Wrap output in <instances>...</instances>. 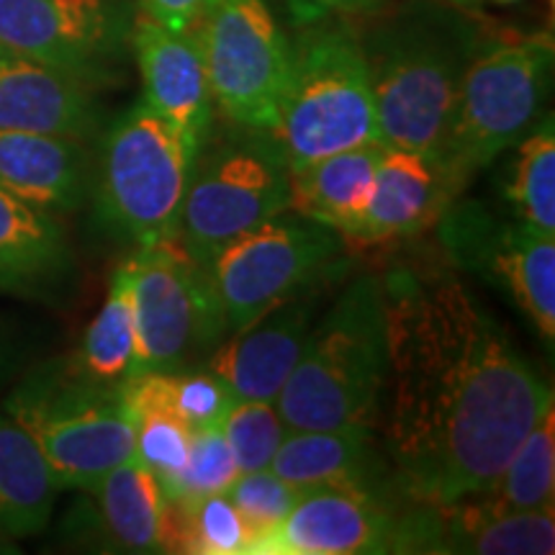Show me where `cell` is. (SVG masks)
Returning <instances> with one entry per match:
<instances>
[{
	"label": "cell",
	"mask_w": 555,
	"mask_h": 555,
	"mask_svg": "<svg viewBox=\"0 0 555 555\" xmlns=\"http://www.w3.org/2000/svg\"><path fill=\"white\" fill-rule=\"evenodd\" d=\"M380 286L384 450L397 486L414 504L474 496L555 406L553 388L455 275L399 268Z\"/></svg>",
	"instance_id": "cell-1"
},
{
	"label": "cell",
	"mask_w": 555,
	"mask_h": 555,
	"mask_svg": "<svg viewBox=\"0 0 555 555\" xmlns=\"http://www.w3.org/2000/svg\"><path fill=\"white\" fill-rule=\"evenodd\" d=\"M388 376L384 286L360 275L309 327L307 343L275 406L288 429L376 427Z\"/></svg>",
	"instance_id": "cell-2"
},
{
	"label": "cell",
	"mask_w": 555,
	"mask_h": 555,
	"mask_svg": "<svg viewBox=\"0 0 555 555\" xmlns=\"http://www.w3.org/2000/svg\"><path fill=\"white\" fill-rule=\"evenodd\" d=\"M268 131L291 172L335 152L384 142L356 34L322 21L307 24L291 44L286 88Z\"/></svg>",
	"instance_id": "cell-3"
},
{
	"label": "cell",
	"mask_w": 555,
	"mask_h": 555,
	"mask_svg": "<svg viewBox=\"0 0 555 555\" xmlns=\"http://www.w3.org/2000/svg\"><path fill=\"white\" fill-rule=\"evenodd\" d=\"M196 152L144 101L124 111L103 137L95 183L111 232L139 247L178 240Z\"/></svg>",
	"instance_id": "cell-4"
},
{
	"label": "cell",
	"mask_w": 555,
	"mask_h": 555,
	"mask_svg": "<svg viewBox=\"0 0 555 555\" xmlns=\"http://www.w3.org/2000/svg\"><path fill=\"white\" fill-rule=\"evenodd\" d=\"M553 37L502 39L463 69L440 163L457 189L535 127L553 78Z\"/></svg>",
	"instance_id": "cell-5"
},
{
	"label": "cell",
	"mask_w": 555,
	"mask_h": 555,
	"mask_svg": "<svg viewBox=\"0 0 555 555\" xmlns=\"http://www.w3.org/2000/svg\"><path fill=\"white\" fill-rule=\"evenodd\" d=\"M291 211V170L268 129L208 131L180 211V245L201 268L229 240Z\"/></svg>",
	"instance_id": "cell-6"
},
{
	"label": "cell",
	"mask_w": 555,
	"mask_h": 555,
	"mask_svg": "<svg viewBox=\"0 0 555 555\" xmlns=\"http://www.w3.org/2000/svg\"><path fill=\"white\" fill-rule=\"evenodd\" d=\"M5 406L34 437L60 489L93 491L134 457V416L124 386H99L80 373L31 378Z\"/></svg>",
	"instance_id": "cell-7"
},
{
	"label": "cell",
	"mask_w": 555,
	"mask_h": 555,
	"mask_svg": "<svg viewBox=\"0 0 555 555\" xmlns=\"http://www.w3.org/2000/svg\"><path fill=\"white\" fill-rule=\"evenodd\" d=\"M363 52L380 139L440 159L463 75L453 47L433 31L401 26L378 34Z\"/></svg>",
	"instance_id": "cell-8"
},
{
	"label": "cell",
	"mask_w": 555,
	"mask_h": 555,
	"mask_svg": "<svg viewBox=\"0 0 555 555\" xmlns=\"http://www.w3.org/2000/svg\"><path fill=\"white\" fill-rule=\"evenodd\" d=\"M339 247L343 237L335 229L286 211L229 240L206 266L227 327L247 330L288 301Z\"/></svg>",
	"instance_id": "cell-9"
},
{
	"label": "cell",
	"mask_w": 555,
	"mask_h": 555,
	"mask_svg": "<svg viewBox=\"0 0 555 555\" xmlns=\"http://www.w3.org/2000/svg\"><path fill=\"white\" fill-rule=\"evenodd\" d=\"M211 95L232 124L270 129L288 78L291 44L270 0H211L193 26Z\"/></svg>",
	"instance_id": "cell-10"
},
{
	"label": "cell",
	"mask_w": 555,
	"mask_h": 555,
	"mask_svg": "<svg viewBox=\"0 0 555 555\" xmlns=\"http://www.w3.org/2000/svg\"><path fill=\"white\" fill-rule=\"evenodd\" d=\"M129 270L137 319L131 378L176 371L193 347L219 335L224 324L208 273L180 240L139 247Z\"/></svg>",
	"instance_id": "cell-11"
},
{
	"label": "cell",
	"mask_w": 555,
	"mask_h": 555,
	"mask_svg": "<svg viewBox=\"0 0 555 555\" xmlns=\"http://www.w3.org/2000/svg\"><path fill=\"white\" fill-rule=\"evenodd\" d=\"M440 240L463 268L512 296L547 347L555 339V234L525 221L494 219L478 204L446 208Z\"/></svg>",
	"instance_id": "cell-12"
},
{
	"label": "cell",
	"mask_w": 555,
	"mask_h": 555,
	"mask_svg": "<svg viewBox=\"0 0 555 555\" xmlns=\"http://www.w3.org/2000/svg\"><path fill=\"white\" fill-rule=\"evenodd\" d=\"M131 24L124 0H0V47L90 86L121 60Z\"/></svg>",
	"instance_id": "cell-13"
},
{
	"label": "cell",
	"mask_w": 555,
	"mask_h": 555,
	"mask_svg": "<svg viewBox=\"0 0 555 555\" xmlns=\"http://www.w3.org/2000/svg\"><path fill=\"white\" fill-rule=\"evenodd\" d=\"M555 551L553 506L496 512L478 496L450 504H416L397 517L391 553L446 555H551Z\"/></svg>",
	"instance_id": "cell-14"
},
{
	"label": "cell",
	"mask_w": 555,
	"mask_h": 555,
	"mask_svg": "<svg viewBox=\"0 0 555 555\" xmlns=\"http://www.w3.org/2000/svg\"><path fill=\"white\" fill-rule=\"evenodd\" d=\"M397 517L376 494L356 486L304 489L294 509L249 545V555L391 553Z\"/></svg>",
	"instance_id": "cell-15"
},
{
	"label": "cell",
	"mask_w": 555,
	"mask_h": 555,
	"mask_svg": "<svg viewBox=\"0 0 555 555\" xmlns=\"http://www.w3.org/2000/svg\"><path fill=\"white\" fill-rule=\"evenodd\" d=\"M129 41L144 82L142 101L198 150L214 127V95L193 31L168 29L139 13Z\"/></svg>",
	"instance_id": "cell-16"
},
{
	"label": "cell",
	"mask_w": 555,
	"mask_h": 555,
	"mask_svg": "<svg viewBox=\"0 0 555 555\" xmlns=\"http://www.w3.org/2000/svg\"><path fill=\"white\" fill-rule=\"evenodd\" d=\"M457 191L440 159L386 144L363 217L345 240L380 245L412 237L446 214Z\"/></svg>",
	"instance_id": "cell-17"
},
{
	"label": "cell",
	"mask_w": 555,
	"mask_h": 555,
	"mask_svg": "<svg viewBox=\"0 0 555 555\" xmlns=\"http://www.w3.org/2000/svg\"><path fill=\"white\" fill-rule=\"evenodd\" d=\"M95 124L90 82L0 47V131L82 139Z\"/></svg>",
	"instance_id": "cell-18"
},
{
	"label": "cell",
	"mask_w": 555,
	"mask_h": 555,
	"mask_svg": "<svg viewBox=\"0 0 555 555\" xmlns=\"http://www.w3.org/2000/svg\"><path fill=\"white\" fill-rule=\"evenodd\" d=\"M311 327L301 301H283L247 330L232 332L208 358L206 371L224 380L237 401H275L298 363Z\"/></svg>",
	"instance_id": "cell-19"
},
{
	"label": "cell",
	"mask_w": 555,
	"mask_h": 555,
	"mask_svg": "<svg viewBox=\"0 0 555 555\" xmlns=\"http://www.w3.org/2000/svg\"><path fill=\"white\" fill-rule=\"evenodd\" d=\"M88 185L80 139L39 131H0V189L41 211H73Z\"/></svg>",
	"instance_id": "cell-20"
},
{
	"label": "cell",
	"mask_w": 555,
	"mask_h": 555,
	"mask_svg": "<svg viewBox=\"0 0 555 555\" xmlns=\"http://www.w3.org/2000/svg\"><path fill=\"white\" fill-rule=\"evenodd\" d=\"M380 468L376 427L365 425L288 429L270 463V470L298 491L314 486H356L376 494Z\"/></svg>",
	"instance_id": "cell-21"
},
{
	"label": "cell",
	"mask_w": 555,
	"mask_h": 555,
	"mask_svg": "<svg viewBox=\"0 0 555 555\" xmlns=\"http://www.w3.org/2000/svg\"><path fill=\"white\" fill-rule=\"evenodd\" d=\"M67 234L54 214L0 189V291L39 294L69 273Z\"/></svg>",
	"instance_id": "cell-22"
},
{
	"label": "cell",
	"mask_w": 555,
	"mask_h": 555,
	"mask_svg": "<svg viewBox=\"0 0 555 555\" xmlns=\"http://www.w3.org/2000/svg\"><path fill=\"white\" fill-rule=\"evenodd\" d=\"M386 142L335 152L291 172V208L347 237L363 217Z\"/></svg>",
	"instance_id": "cell-23"
},
{
	"label": "cell",
	"mask_w": 555,
	"mask_h": 555,
	"mask_svg": "<svg viewBox=\"0 0 555 555\" xmlns=\"http://www.w3.org/2000/svg\"><path fill=\"white\" fill-rule=\"evenodd\" d=\"M90 494L95 496V530L108 551L165 553L163 525L168 499L157 476L137 457L103 476Z\"/></svg>",
	"instance_id": "cell-24"
},
{
	"label": "cell",
	"mask_w": 555,
	"mask_h": 555,
	"mask_svg": "<svg viewBox=\"0 0 555 555\" xmlns=\"http://www.w3.org/2000/svg\"><path fill=\"white\" fill-rule=\"evenodd\" d=\"M60 486L34 437L0 414V532L31 538L47 527Z\"/></svg>",
	"instance_id": "cell-25"
},
{
	"label": "cell",
	"mask_w": 555,
	"mask_h": 555,
	"mask_svg": "<svg viewBox=\"0 0 555 555\" xmlns=\"http://www.w3.org/2000/svg\"><path fill=\"white\" fill-rule=\"evenodd\" d=\"M137 356L134 294H131L129 262L116 270L106 301L88 324L75 360V373L99 386L119 388L131 378Z\"/></svg>",
	"instance_id": "cell-26"
},
{
	"label": "cell",
	"mask_w": 555,
	"mask_h": 555,
	"mask_svg": "<svg viewBox=\"0 0 555 555\" xmlns=\"http://www.w3.org/2000/svg\"><path fill=\"white\" fill-rule=\"evenodd\" d=\"M134 416V457L157 476L163 491L185 466L193 429L165 397L159 373H144L124 386Z\"/></svg>",
	"instance_id": "cell-27"
},
{
	"label": "cell",
	"mask_w": 555,
	"mask_h": 555,
	"mask_svg": "<svg viewBox=\"0 0 555 555\" xmlns=\"http://www.w3.org/2000/svg\"><path fill=\"white\" fill-rule=\"evenodd\" d=\"M555 494V406L540 416L489 489L478 491L496 512H530L553 506Z\"/></svg>",
	"instance_id": "cell-28"
},
{
	"label": "cell",
	"mask_w": 555,
	"mask_h": 555,
	"mask_svg": "<svg viewBox=\"0 0 555 555\" xmlns=\"http://www.w3.org/2000/svg\"><path fill=\"white\" fill-rule=\"evenodd\" d=\"M515 219L555 234V129L553 116L538 119L517 142V157L506 183Z\"/></svg>",
	"instance_id": "cell-29"
},
{
	"label": "cell",
	"mask_w": 555,
	"mask_h": 555,
	"mask_svg": "<svg viewBox=\"0 0 555 555\" xmlns=\"http://www.w3.org/2000/svg\"><path fill=\"white\" fill-rule=\"evenodd\" d=\"M221 429L240 474L270 468L275 450L288 433L275 401H234L221 422Z\"/></svg>",
	"instance_id": "cell-30"
},
{
	"label": "cell",
	"mask_w": 555,
	"mask_h": 555,
	"mask_svg": "<svg viewBox=\"0 0 555 555\" xmlns=\"http://www.w3.org/2000/svg\"><path fill=\"white\" fill-rule=\"evenodd\" d=\"M240 476L232 450L224 437V429L204 427L191 433V448L185 466L165 489V499H198L208 494H221Z\"/></svg>",
	"instance_id": "cell-31"
},
{
	"label": "cell",
	"mask_w": 555,
	"mask_h": 555,
	"mask_svg": "<svg viewBox=\"0 0 555 555\" xmlns=\"http://www.w3.org/2000/svg\"><path fill=\"white\" fill-rule=\"evenodd\" d=\"M237 506V512L245 519L253 543L262 535H268L273 527H278L286 519V515L294 509V504L301 496V491L288 481H283L275 470H249V474H240L234 478L232 486L224 491ZM249 543V545H253ZM249 553V551H247Z\"/></svg>",
	"instance_id": "cell-32"
},
{
	"label": "cell",
	"mask_w": 555,
	"mask_h": 555,
	"mask_svg": "<svg viewBox=\"0 0 555 555\" xmlns=\"http://www.w3.org/2000/svg\"><path fill=\"white\" fill-rule=\"evenodd\" d=\"M159 384H163L170 406L191 429L219 427L229 409L237 401L224 380L214 376L211 371H163L159 373Z\"/></svg>",
	"instance_id": "cell-33"
},
{
	"label": "cell",
	"mask_w": 555,
	"mask_h": 555,
	"mask_svg": "<svg viewBox=\"0 0 555 555\" xmlns=\"http://www.w3.org/2000/svg\"><path fill=\"white\" fill-rule=\"evenodd\" d=\"M211 0H142V13L176 31H193Z\"/></svg>",
	"instance_id": "cell-34"
},
{
	"label": "cell",
	"mask_w": 555,
	"mask_h": 555,
	"mask_svg": "<svg viewBox=\"0 0 555 555\" xmlns=\"http://www.w3.org/2000/svg\"><path fill=\"white\" fill-rule=\"evenodd\" d=\"M380 0H286L291 18L298 26L317 24V21H327L335 13H356L376 9Z\"/></svg>",
	"instance_id": "cell-35"
},
{
	"label": "cell",
	"mask_w": 555,
	"mask_h": 555,
	"mask_svg": "<svg viewBox=\"0 0 555 555\" xmlns=\"http://www.w3.org/2000/svg\"><path fill=\"white\" fill-rule=\"evenodd\" d=\"M450 3H457V5H470V3H476V0H450Z\"/></svg>",
	"instance_id": "cell-36"
},
{
	"label": "cell",
	"mask_w": 555,
	"mask_h": 555,
	"mask_svg": "<svg viewBox=\"0 0 555 555\" xmlns=\"http://www.w3.org/2000/svg\"><path fill=\"white\" fill-rule=\"evenodd\" d=\"M499 3H517V0H499Z\"/></svg>",
	"instance_id": "cell-37"
}]
</instances>
